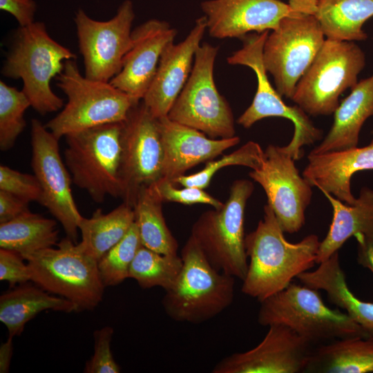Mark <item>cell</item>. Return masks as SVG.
<instances>
[{
	"mask_svg": "<svg viewBox=\"0 0 373 373\" xmlns=\"http://www.w3.org/2000/svg\"><path fill=\"white\" fill-rule=\"evenodd\" d=\"M319 245L315 234L298 242L287 241L273 210L265 204L256 228L245 236L249 262L242 292L260 302L283 290L294 278L314 266Z\"/></svg>",
	"mask_w": 373,
	"mask_h": 373,
	"instance_id": "cell-1",
	"label": "cell"
},
{
	"mask_svg": "<svg viewBox=\"0 0 373 373\" xmlns=\"http://www.w3.org/2000/svg\"><path fill=\"white\" fill-rule=\"evenodd\" d=\"M76 58L50 37L44 23L35 21L15 31L1 73L21 79L31 107L44 115L63 107V99L52 91L50 82L61 73L66 61Z\"/></svg>",
	"mask_w": 373,
	"mask_h": 373,
	"instance_id": "cell-2",
	"label": "cell"
},
{
	"mask_svg": "<svg viewBox=\"0 0 373 373\" xmlns=\"http://www.w3.org/2000/svg\"><path fill=\"white\" fill-rule=\"evenodd\" d=\"M183 266L175 284L162 300L174 321L200 324L219 315L233 303L235 278L216 269L190 236L181 250Z\"/></svg>",
	"mask_w": 373,
	"mask_h": 373,
	"instance_id": "cell-3",
	"label": "cell"
},
{
	"mask_svg": "<svg viewBox=\"0 0 373 373\" xmlns=\"http://www.w3.org/2000/svg\"><path fill=\"white\" fill-rule=\"evenodd\" d=\"M258 323L285 325L316 346L338 338H373L347 313L332 309L318 289L291 283L260 302Z\"/></svg>",
	"mask_w": 373,
	"mask_h": 373,
	"instance_id": "cell-4",
	"label": "cell"
},
{
	"mask_svg": "<svg viewBox=\"0 0 373 373\" xmlns=\"http://www.w3.org/2000/svg\"><path fill=\"white\" fill-rule=\"evenodd\" d=\"M56 79L68 101L45 126L58 139L101 125L122 122L136 104L110 82L82 75L76 59L66 61Z\"/></svg>",
	"mask_w": 373,
	"mask_h": 373,
	"instance_id": "cell-5",
	"label": "cell"
},
{
	"mask_svg": "<svg viewBox=\"0 0 373 373\" xmlns=\"http://www.w3.org/2000/svg\"><path fill=\"white\" fill-rule=\"evenodd\" d=\"M53 247L32 253L24 260L31 281L51 294L75 304L78 311L93 310L102 300L104 285L96 260L81 245L66 237Z\"/></svg>",
	"mask_w": 373,
	"mask_h": 373,
	"instance_id": "cell-6",
	"label": "cell"
},
{
	"mask_svg": "<svg viewBox=\"0 0 373 373\" xmlns=\"http://www.w3.org/2000/svg\"><path fill=\"white\" fill-rule=\"evenodd\" d=\"M122 122L90 128L66 135L65 164L73 183L97 203L107 195L122 198L120 178Z\"/></svg>",
	"mask_w": 373,
	"mask_h": 373,
	"instance_id": "cell-7",
	"label": "cell"
},
{
	"mask_svg": "<svg viewBox=\"0 0 373 373\" xmlns=\"http://www.w3.org/2000/svg\"><path fill=\"white\" fill-rule=\"evenodd\" d=\"M254 189L249 180H235L224 205L202 213L193 223L190 235L216 269L242 281L248 268L245 211Z\"/></svg>",
	"mask_w": 373,
	"mask_h": 373,
	"instance_id": "cell-8",
	"label": "cell"
},
{
	"mask_svg": "<svg viewBox=\"0 0 373 373\" xmlns=\"http://www.w3.org/2000/svg\"><path fill=\"white\" fill-rule=\"evenodd\" d=\"M365 66V52L354 41L326 39L291 99L308 115H332Z\"/></svg>",
	"mask_w": 373,
	"mask_h": 373,
	"instance_id": "cell-9",
	"label": "cell"
},
{
	"mask_svg": "<svg viewBox=\"0 0 373 373\" xmlns=\"http://www.w3.org/2000/svg\"><path fill=\"white\" fill-rule=\"evenodd\" d=\"M269 32H254L241 37L242 47L227 59L229 64L249 67L257 77V90L254 99L237 122L249 128L267 117H280L290 120L294 126V134L289 144L283 148L296 161L303 156L301 148L321 140L323 131L314 124L300 106L287 105L269 82L262 61L263 46Z\"/></svg>",
	"mask_w": 373,
	"mask_h": 373,
	"instance_id": "cell-10",
	"label": "cell"
},
{
	"mask_svg": "<svg viewBox=\"0 0 373 373\" xmlns=\"http://www.w3.org/2000/svg\"><path fill=\"white\" fill-rule=\"evenodd\" d=\"M218 51L217 46L200 44L189 77L167 115L170 119L213 139L236 135L231 108L218 92L213 78Z\"/></svg>",
	"mask_w": 373,
	"mask_h": 373,
	"instance_id": "cell-11",
	"label": "cell"
},
{
	"mask_svg": "<svg viewBox=\"0 0 373 373\" xmlns=\"http://www.w3.org/2000/svg\"><path fill=\"white\" fill-rule=\"evenodd\" d=\"M325 39L313 15L285 17L278 27L268 35L263 46L262 61L281 96L292 98L298 82Z\"/></svg>",
	"mask_w": 373,
	"mask_h": 373,
	"instance_id": "cell-12",
	"label": "cell"
},
{
	"mask_svg": "<svg viewBox=\"0 0 373 373\" xmlns=\"http://www.w3.org/2000/svg\"><path fill=\"white\" fill-rule=\"evenodd\" d=\"M134 18L130 0L123 1L108 21L95 20L81 8L76 12L74 21L87 78L110 82L120 71L132 45Z\"/></svg>",
	"mask_w": 373,
	"mask_h": 373,
	"instance_id": "cell-13",
	"label": "cell"
},
{
	"mask_svg": "<svg viewBox=\"0 0 373 373\" xmlns=\"http://www.w3.org/2000/svg\"><path fill=\"white\" fill-rule=\"evenodd\" d=\"M120 178L123 202L133 207L139 190L162 178L163 150L157 118L142 100L122 122Z\"/></svg>",
	"mask_w": 373,
	"mask_h": 373,
	"instance_id": "cell-14",
	"label": "cell"
},
{
	"mask_svg": "<svg viewBox=\"0 0 373 373\" xmlns=\"http://www.w3.org/2000/svg\"><path fill=\"white\" fill-rule=\"evenodd\" d=\"M59 140L37 119L31 121V166L42 191L41 205L60 222L67 237L76 242L82 216L74 200L70 173L62 160Z\"/></svg>",
	"mask_w": 373,
	"mask_h": 373,
	"instance_id": "cell-15",
	"label": "cell"
},
{
	"mask_svg": "<svg viewBox=\"0 0 373 373\" xmlns=\"http://www.w3.org/2000/svg\"><path fill=\"white\" fill-rule=\"evenodd\" d=\"M264 151L263 164L249 175L264 189L267 204L284 233H296L305 224L312 186L300 175L295 160L283 146L269 144Z\"/></svg>",
	"mask_w": 373,
	"mask_h": 373,
	"instance_id": "cell-16",
	"label": "cell"
},
{
	"mask_svg": "<svg viewBox=\"0 0 373 373\" xmlns=\"http://www.w3.org/2000/svg\"><path fill=\"white\" fill-rule=\"evenodd\" d=\"M314 345L289 327L274 324L254 348L220 361L213 373L305 372Z\"/></svg>",
	"mask_w": 373,
	"mask_h": 373,
	"instance_id": "cell-17",
	"label": "cell"
},
{
	"mask_svg": "<svg viewBox=\"0 0 373 373\" xmlns=\"http://www.w3.org/2000/svg\"><path fill=\"white\" fill-rule=\"evenodd\" d=\"M201 9L209 35L218 39L272 31L283 18L303 15L280 0H207Z\"/></svg>",
	"mask_w": 373,
	"mask_h": 373,
	"instance_id": "cell-18",
	"label": "cell"
},
{
	"mask_svg": "<svg viewBox=\"0 0 373 373\" xmlns=\"http://www.w3.org/2000/svg\"><path fill=\"white\" fill-rule=\"evenodd\" d=\"M177 30L159 19H149L132 31V45L122 69L110 83L137 104L150 87L162 53L174 41Z\"/></svg>",
	"mask_w": 373,
	"mask_h": 373,
	"instance_id": "cell-19",
	"label": "cell"
},
{
	"mask_svg": "<svg viewBox=\"0 0 373 373\" xmlns=\"http://www.w3.org/2000/svg\"><path fill=\"white\" fill-rule=\"evenodd\" d=\"M207 27L205 16L195 20L193 28L181 42L167 44L156 73L142 102L155 118L167 116L191 74L195 52Z\"/></svg>",
	"mask_w": 373,
	"mask_h": 373,
	"instance_id": "cell-20",
	"label": "cell"
},
{
	"mask_svg": "<svg viewBox=\"0 0 373 373\" xmlns=\"http://www.w3.org/2000/svg\"><path fill=\"white\" fill-rule=\"evenodd\" d=\"M163 150L162 178L173 181L189 169L209 161L240 142L238 136L213 139L170 119H157Z\"/></svg>",
	"mask_w": 373,
	"mask_h": 373,
	"instance_id": "cell-21",
	"label": "cell"
},
{
	"mask_svg": "<svg viewBox=\"0 0 373 373\" xmlns=\"http://www.w3.org/2000/svg\"><path fill=\"white\" fill-rule=\"evenodd\" d=\"M366 170H373V139L363 147L309 153L303 176L312 186L352 204L356 198L351 191V178L356 172Z\"/></svg>",
	"mask_w": 373,
	"mask_h": 373,
	"instance_id": "cell-22",
	"label": "cell"
},
{
	"mask_svg": "<svg viewBox=\"0 0 373 373\" xmlns=\"http://www.w3.org/2000/svg\"><path fill=\"white\" fill-rule=\"evenodd\" d=\"M333 124L310 153H323L358 146L365 122L373 115V74L358 81L334 113Z\"/></svg>",
	"mask_w": 373,
	"mask_h": 373,
	"instance_id": "cell-23",
	"label": "cell"
},
{
	"mask_svg": "<svg viewBox=\"0 0 373 373\" xmlns=\"http://www.w3.org/2000/svg\"><path fill=\"white\" fill-rule=\"evenodd\" d=\"M329 202L333 218L328 232L320 242L316 262L327 260L351 237L362 233L373 236V189L363 187L359 196L352 204L322 191Z\"/></svg>",
	"mask_w": 373,
	"mask_h": 373,
	"instance_id": "cell-24",
	"label": "cell"
},
{
	"mask_svg": "<svg viewBox=\"0 0 373 373\" xmlns=\"http://www.w3.org/2000/svg\"><path fill=\"white\" fill-rule=\"evenodd\" d=\"M296 278L304 285L327 293L328 300L344 309L347 315L373 337V303L360 300L350 291L341 267L338 251Z\"/></svg>",
	"mask_w": 373,
	"mask_h": 373,
	"instance_id": "cell-25",
	"label": "cell"
},
{
	"mask_svg": "<svg viewBox=\"0 0 373 373\" xmlns=\"http://www.w3.org/2000/svg\"><path fill=\"white\" fill-rule=\"evenodd\" d=\"M48 309L66 313L78 312L72 302L52 296L28 282L11 288L0 296V321L6 325L8 336H19L28 322Z\"/></svg>",
	"mask_w": 373,
	"mask_h": 373,
	"instance_id": "cell-26",
	"label": "cell"
},
{
	"mask_svg": "<svg viewBox=\"0 0 373 373\" xmlns=\"http://www.w3.org/2000/svg\"><path fill=\"white\" fill-rule=\"evenodd\" d=\"M305 372H373V338L347 337L315 346Z\"/></svg>",
	"mask_w": 373,
	"mask_h": 373,
	"instance_id": "cell-27",
	"label": "cell"
},
{
	"mask_svg": "<svg viewBox=\"0 0 373 373\" xmlns=\"http://www.w3.org/2000/svg\"><path fill=\"white\" fill-rule=\"evenodd\" d=\"M314 15L326 39L363 41L367 35L363 26L373 17V0H319Z\"/></svg>",
	"mask_w": 373,
	"mask_h": 373,
	"instance_id": "cell-28",
	"label": "cell"
},
{
	"mask_svg": "<svg viewBox=\"0 0 373 373\" xmlns=\"http://www.w3.org/2000/svg\"><path fill=\"white\" fill-rule=\"evenodd\" d=\"M133 223V208L126 202L107 213L96 209L90 218L82 216L79 222L82 236L79 244L87 254L98 262L124 237Z\"/></svg>",
	"mask_w": 373,
	"mask_h": 373,
	"instance_id": "cell-29",
	"label": "cell"
},
{
	"mask_svg": "<svg viewBox=\"0 0 373 373\" xmlns=\"http://www.w3.org/2000/svg\"><path fill=\"white\" fill-rule=\"evenodd\" d=\"M57 222L28 211L0 223V248L12 250L23 259L41 249L57 245Z\"/></svg>",
	"mask_w": 373,
	"mask_h": 373,
	"instance_id": "cell-30",
	"label": "cell"
},
{
	"mask_svg": "<svg viewBox=\"0 0 373 373\" xmlns=\"http://www.w3.org/2000/svg\"><path fill=\"white\" fill-rule=\"evenodd\" d=\"M162 203L149 186H142L133 205L134 222L144 247L162 254L175 255L178 241L166 223Z\"/></svg>",
	"mask_w": 373,
	"mask_h": 373,
	"instance_id": "cell-31",
	"label": "cell"
},
{
	"mask_svg": "<svg viewBox=\"0 0 373 373\" xmlns=\"http://www.w3.org/2000/svg\"><path fill=\"white\" fill-rule=\"evenodd\" d=\"M182 266L178 254H162L142 246L131 263L128 278L143 289L159 287L167 291L175 284Z\"/></svg>",
	"mask_w": 373,
	"mask_h": 373,
	"instance_id": "cell-32",
	"label": "cell"
},
{
	"mask_svg": "<svg viewBox=\"0 0 373 373\" xmlns=\"http://www.w3.org/2000/svg\"><path fill=\"white\" fill-rule=\"evenodd\" d=\"M264 160L265 151L260 145L249 141L230 154L224 155L217 160H209L201 171L189 175H181L172 182L185 187L204 189L220 169L228 166H243L256 170L262 166Z\"/></svg>",
	"mask_w": 373,
	"mask_h": 373,
	"instance_id": "cell-33",
	"label": "cell"
},
{
	"mask_svg": "<svg viewBox=\"0 0 373 373\" xmlns=\"http://www.w3.org/2000/svg\"><path fill=\"white\" fill-rule=\"evenodd\" d=\"M31 106L26 94L0 81V149L12 148L26 122L24 114Z\"/></svg>",
	"mask_w": 373,
	"mask_h": 373,
	"instance_id": "cell-34",
	"label": "cell"
},
{
	"mask_svg": "<svg viewBox=\"0 0 373 373\" xmlns=\"http://www.w3.org/2000/svg\"><path fill=\"white\" fill-rule=\"evenodd\" d=\"M143 246L135 222L124 237L97 262L102 281L105 286H115L128 278L131 263Z\"/></svg>",
	"mask_w": 373,
	"mask_h": 373,
	"instance_id": "cell-35",
	"label": "cell"
},
{
	"mask_svg": "<svg viewBox=\"0 0 373 373\" xmlns=\"http://www.w3.org/2000/svg\"><path fill=\"white\" fill-rule=\"evenodd\" d=\"M153 192L164 202H173L186 205L205 204L220 209L224 202L215 198L204 189L196 187L178 189L171 181L161 178L149 185Z\"/></svg>",
	"mask_w": 373,
	"mask_h": 373,
	"instance_id": "cell-36",
	"label": "cell"
},
{
	"mask_svg": "<svg viewBox=\"0 0 373 373\" xmlns=\"http://www.w3.org/2000/svg\"><path fill=\"white\" fill-rule=\"evenodd\" d=\"M0 190L10 193L28 202L41 204L42 191L35 175L23 173L8 166H0Z\"/></svg>",
	"mask_w": 373,
	"mask_h": 373,
	"instance_id": "cell-37",
	"label": "cell"
},
{
	"mask_svg": "<svg viewBox=\"0 0 373 373\" xmlns=\"http://www.w3.org/2000/svg\"><path fill=\"white\" fill-rule=\"evenodd\" d=\"M113 329L106 326L95 330L93 334L94 354L87 361L84 372L86 373H119L120 367L115 362L111 350Z\"/></svg>",
	"mask_w": 373,
	"mask_h": 373,
	"instance_id": "cell-38",
	"label": "cell"
},
{
	"mask_svg": "<svg viewBox=\"0 0 373 373\" xmlns=\"http://www.w3.org/2000/svg\"><path fill=\"white\" fill-rule=\"evenodd\" d=\"M23 260L17 252L0 249V280L7 281L10 288L31 281L29 267Z\"/></svg>",
	"mask_w": 373,
	"mask_h": 373,
	"instance_id": "cell-39",
	"label": "cell"
},
{
	"mask_svg": "<svg viewBox=\"0 0 373 373\" xmlns=\"http://www.w3.org/2000/svg\"><path fill=\"white\" fill-rule=\"evenodd\" d=\"M0 9L12 15L19 26L35 22L37 5L33 0H0Z\"/></svg>",
	"mask_w": 373,
	"mask_h": 373,
	"instance_id": "cell-40",
	"label": "cell"
},
{
	"mask_svg": "<svg viewBox=\"0 0 373 373\" xmlns=\"http://www.w3.org/2000/svg\"><path fill=\"white\" fill-rule=\"evenodd\" d=\"M28 200L0 190V223L13 220L29 210Z\"/></svg>",
	"mask_w": 373,
	"mask_h": 373,
	"instance_id": "cell-41",
	"label": "cell"
},
{
	"mask_svg": "<svg viewBox=\"0 0 373 373\" xmlns=\"http://www.w3.org/2000/svg\"><path fill=\"white\" fill-rule=\"evenodd\" d=\"M357 241V262L373 273V236L362 233L356 235Z\"/></svg>",
	"mask_w": 373,
	"mask_h": 373,
	"instance_id": "cell-42",
	"label": "cell"
},
{
	"mask_svg": "<svg viewBox=\"0 0 373 373\" xmlns=\"http://www.w3.org/2000/svg\"><path fill=\"white\" fill-rule=\"evenodd\" d=\"M14 337L8 336L7 341L3 343L0 347V372L7 373L9 372L11 358L13 353Z\"/></svg>",
	"mask_w": 373,
	"mask_h": 373,
	"instance_id": "cell-43",
	"label": "cell"
},
{
	"mask_svg": "<svg viewBox=\"0 0 373 373\" xmlns=\"http://www.w3.org/2000/svg\"><path fill=\"white\" fill-rule=\"evenodd\" d=\"M319 0H289V5L296 12L314 15Z\"/></svg>",
	"mask_w": 373,
	"mask_h": 373,
	"instance_id": "cell-44",
	"label": "cell"
},
{
	"mask_svg": "<svg viewBox=\"0 0 373 373\" xmlns=\"http://www.w3.org/2000/svg\"><path fill=\"white\" fill-rule=\"evenodd\" d=\"M372 133H373V130H372Z\"/></svg>",
	"mask_w": 373,
	"mask_h": 373,
	"instance_id": "cell-45",
	"label": "cell"
}]
</instances>
